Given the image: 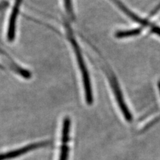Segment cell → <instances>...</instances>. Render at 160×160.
Here are the masks:
<instances>
[{
	"label": "cell",
	"instance_id": "cell-5",
	"mask_svg": "<svg viewBox=\"0 0 160 160\" xmlns=\"http://www.w3.org/2000/svg\"><path fill=\"white\" fill-rule=\"evenodd\" d=\"M112 1H113L115 3V4H116L117 6H118V8L121 9L125 14H126L129 18H131L134 22L138 23L139 24L142 25L143 26H150V24L148 21L143 19L142 18L137 16L136 14L133 13L132 11H130V10L125 6L120 0H112Z\"/></svg>",
	"mask_w": 160,
	"mask_h": 160
},
{
	"label": "cell",
	"instance_id": "cell-7",
	"mask_svg": "<svg viewBox=\"0 0 160 160\" xmlns=\"http://www.w3.org/2000/svg\"><path fill=\"white\" fill-rule=\"evenodd\" d=\"M65 6L67 10V12L69 14H72V0H64Z\"/></svg>",
	"mask_w": 160,
	"mask_h": 160
},
{
	"label": "cell",
	"instance_id": "cell-3",
	"mask_svg": "<svg viewBox=\"0 0 160 160\" xmlns=\"http://www.w3.org/2000/svg\"><path fill=\"white\" fill-rule=\"evenodd\" d=\"M48 145V142H41L36 143H33L29 145L28 146H25L22 148H20L18 150H15V151L10 152L6 153H3L0 155V160H8L9 159H12L14 158H17L23 154L29 152H31L32 150L36 149L42 148L44 146H46Z\"/></svg>",
	"mask_w": 160,
	"mask_h": 160
},
{
	"label": "cell",
	"instance_id": "cell-2",
	"mask_svg": "<svg viewBox=\"0 0 160 160\" xmlns=\"http://www.w3.org/2000/svg\"><path fill=\"white\" fill-rule=\"evenodd\" d=\"M106 69H108L107 73H108V76L109 78V83H110V85H111V87L113 89L114 96H115V97H116L117 102L119 105V107L120 109H121L122 113L123 114V116L127 121H128V122L132 121V116L131 113H130L129 109L128 108V106H127L126 102H125V100H124L123 94L122 92V89L119 87V85L118 83V80H117L116 76H114L113 72L111 71V69H110L108 67H107Z\"/></svg>",
	"mask_w": 160,
	"mask_h": 160
},
{
	"label": "cell",
	"instance_id": "cell-6",
	"mask_svg": "<svg viewBox=\"0 0 160 160\" xmlns=\"http://www.w3.org/2000/svg\"><path fill=\"white\" fill-rule=\"evenodd\" d=\"M142 32V28L132 29L129 30H124V31H119L116 33V37L117 38H126L129 37L136 36L139 35Z\"/></svg>",
	"mask_w": 160,
	"mask_h": 160
},
{
	"label": "cell",
	"instance_id": "cell-9",
	"mask_svg": "<svg viewBox=\"0 0 160 160\" xmlns=\"http://www.w3.org/2000/svg\"><path fill=\"white\" fill-rule=\"evenodd\" d=\"M158 88H159V92H160V82L158 83Z\"/></svg>",
	"mask_w": 160,
	"mask_h": 160
},
{
	"label": "cell",
	"instance_id": "cell-8",
	"mask_svg": "<svg viewBox=\"0 0 160 160\" xmlns=\"http://www.w3.org/2000/svg\"><path fill=\"white\" fill-rule=\"evenodd\" d=\"M152 32H153V33L157 34L158 36H160V28H159L158 26H152Z\"/></svg>",
	"mask_w": 160,
	"mask_h": 160
},
{
	"label": "cell",
	"instance_id": "cell-1",
	"mask_svg": "<svg viewBox=\"0 0 160 160\" xmlns=\"http://www.w3.org/2000/svg\"><path fill=\"white\" fill-rule=\"evenodd\" d=\"M69 33V39L70 40L73 49L74 50L75 55H76L77 58V62L78 63V66L80 69V72L82 73V80H83V84L85 91V95H86V99L88 104L91 105L93 103V93H92V85L90 82V78L89 76V73L88 71L87 67L85 64L84 59L82 56V53L81 52L78 44L76 42V40L74 39L71 32Z\"/></svg>",
	"mask_w": 160,
	"mask_h": 160
},
{
	"label": "cell",
	"instance_id": "cell-4",
	"mask_svg": "<svg viewBox=\"0 0 160 160\" xmlns=\"http://www.w3.org/2000/svg\"><path fill=\"white\" fill-rule=\"evenodd\" d=\"M70 125L71 121L69 118H66L63 120V128H62V145L61 148V153H60L59 160H68V141L69 135L70 130Z\"/></svg>",
	"mask_w": 160,
	"mask_h": 160
}]
</instances>
